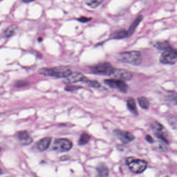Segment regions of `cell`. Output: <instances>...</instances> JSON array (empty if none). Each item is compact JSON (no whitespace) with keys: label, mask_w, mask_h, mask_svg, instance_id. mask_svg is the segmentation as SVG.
<instances>
[{"label":"cell","mask_w":177,"mask_h":177,"mask_svg":"<svg viewBox=\"0 0 177 177\" xmlns=\"http://www.w3.org/2000/svg\"><path fill=\"white\" fill-rule=\"evenodd\" d=\"M32 2V1H24L23 2H24V3H30V2Z\"/></svg>","instance_id":"27"},{"label":"cell","mask_w":177,"mask_h":177,"mask_svg":"<svg viewBox=\"0 0 177 177\" xmlns=\"http://www.w3.org/2000/svg\"><path fill=\"white\" fill-rule=\"evenodd\" d=\"M103 2V1L97 0V1H87L85 2L86 5L92 8H96L98 7Z\"/></svg>","instance_id":"21"},{"label":"cell","mask_w":177,"mask_h":177,"mask_svg":"<svg viewBox=\"0 0 177 177\" xmlns=\"http://www.w3.org/2000/svg\"><path fill=\"white\" fill-rule=\"evenodd\" d=\"M145 139L150 144H153L154 140L153 139L152 137L151 136V135L150 134H147L146 137H145Z\"/></svg>","instance_id":"26"},{"label":"cell","mask_w":177,"mask_h":177,"mask_svg":"<svg viewBox=\"0 0 177 177\" xmlns=\"http://www.w3.org/2000/svg\"><path fill=\"white\" fill-rule=\"evenodd\" d=\"M72 146V142L70 140L65 138H60L55 141L52 149L59 152H65L70 150Z\"/></svg>","instance_id":"6"},{"label":"cell","mask_w":177,"mask_h":177,"mask_svg":"<svg viewBox=\"0 0 177 177\" xmlns=\"http://www.w3.org/2000/svg\"><path fill=\"white\" fill-rule=\"evenodd\" d=\"M0 151H1V147H0Z\"/></svg>","instance_id":"29"},{"label":"cell","mask_w":177,"mask_h":177,"mask_svg":"<svg viewBox=\"0 0 177 177\" xmlns=\"http://www.w3.org/2000/svg\"><path fill=\"white\" fill-rule=\"evenodd\" d=\"M82 88V87L80 86H75V85H68L65 88V90L67 91H76L77 90H80Z\"/></svg>","instance_id":"23"},{"label":"cell","mask_w":177,"mask_h":177,"mask_svg":"<svg viewBox=\"0 0 177 177\" xmlns=\"http://www.w3.org/2000/svg\"><path fill=\"white\" fill-rule=\"evenodd\" d=\"M111 76L114 77L115 79L125 82L131 80L133 77V74L131 72L127 70L115 68Z\"/></svg>","instance_id":"8"},{"label":"cell","mask_w":177,"mask_h":177,"mask_svg":"<svg viewBox=\"0 0 177 177\" xmlns=\"http://www.w3.org/2000/svg\"><path fill=\"white\" fill-rule=\"evenodd\" d=\"M138 102L140 107L144 110H147L149 108V101L147 97L141 96L138 97Z\"/></svg>","instance_id":"18"},{"label":"cell","mask_w":177,"mask_h":177,"mask_svg":"<svg viewBox=\"0 0 177 177\" xmlns=\"http://www.w3.org/2000/svg\"><path fill=\"white\" fill-rule=\"evenodd\" d=\"M127 37V31L121 30L114 32L113 34V37L115 39H122Z\"/></svg>","instance_id":"20"},{"label":"cell","mask_w":177,"mask_h":177,"mask_svg":"<svg viewBox=\"0 0 177 177\" xmlns=\"http://www.w3.org/2000/svg\"><path fill=\"white\" fill-rule=\"evenodd\" d=\"M18 31V28L16 25H11L3 32V36L5 37L8 38L14 36Z\"/></svg>","instance_id":"15"},{"label":"cell","mask_w":177,"mask_h":177,"mask_svg":"<svg viewBox=\"0 0 177 177\" xmlns=\"http://www.w3.org/2000/svg\"><path fill=\"white\" fill-rule=\"evenodd\" d=\"M29 83L26 81H18L15 83V86L17 88L23 87L29 85Z\"/></svg>","instance_id":"24"},{"label":"cell","mask_w":177,"mask_h":177,"mask_svg":"<svg viewBox=\"0 0 177 177\" xmlns=\"http://www.w3.org/2000/svg\"><path fill=\"white\" fill-rule=\"evenodd\" d=\"M105 84L112 88H115L119 91L126 93L128 90V85L125 82L117 79H107L104 81Z\"/></svg>","instance_id":"7"},{"label":"cell","mask_w":177,"mask_h":177,"mask_svg":"<svg viewBox=\"0 0 177 177\" xmlns=\"http://www.w3.org/2000/svg\"><path fill=\"white\" fill-rule=\"evenodd\" d=\"M126 164L131 172L135 173H141L147 169V163L145 160L129 157L126 160Z\"/></svg>","instance_id":"3"},{"label":"cell","mask_w":177,"mask_h":177,"mask_svg":"<svg viewBox=\"0 0 177 177\" xmlns=\"http://www.w3.org/2000/svg\"><path fill=\"white\" fill-rule=\"evenodd\" d=\"M2 169H1V168H0V174L2 173Z\"/></svg>","instance_id":"28"},{"label":"cell","mask_w":177,"mask_h":177,"mask_svg":"<svg viewBox=\"0 0 177 177\" xmlns=\"http://www.w3.org/2000/svg\"><path fill=\"white\" fill-rule=\"evenodd\" d=\"M115 68L109 62H101L91 67L92 72L97 75L111 76Z\"/></svg>","instance_id":"4"},{"label":"cell","mask_w":177,"mask_h":177,"mask_svg":"<svg viewBox=\"0 0 177 177\" xmlns=\"http://www.w3.org/2000/svg\"><path fill=\"white\" fill-rule=\"evenodd\" d=\"M177 61V51L172 47L164 51L160 57V63L165 65H173L176 64Z\"/></svg>","instance_id":"5"},{"label":"cell","mask_w":177,"mask_h":177,"mask_svg":"<svg viewBox=\"0 0 177 177\" xmlns=\"http://www.w3.org/2000/svg\"><path fill=\"white\" fill-rule=\"evenodd\" d=\"M115 59L118 62L136 66L140 65L142 62L141 53L136 50L119 53L116 55Z\"/></svg>","instance_id":"1"},{"label":"cell","mask_w":177,"mask_h":177,"mask_svg":"<svg viewBox=\"0 0 177 177\" xmlns=\"http://www.w3.org/2000/svg\"><path fill=\"white\" fill-rule=\"evenodd\" d=\"M90 137L87 133L84 132L83 134H82L81 135L80 138L78 140V145H84L87 144L88 142L90 141Z\"/></svg>","instance_id":"19"},{"label":"cell","mask_w":177,"mask_h":177,"mask_svg":"<svg viewBox=\"0 0 177 177\" xmlns=\"http://www.w3.org/2000/svg\"><path fill=\"white\" fill-rule=\"evenodd\" d=\"M86 77H85L82 73L78 72H74L71 73L69 76L65 78V82L67 83L72 84L75 83L77 82H85L88 80Z\"/></svg>","instance_id":"10"},{"label":"cell","mask_w":177,"mask_h":177,"mask_svg":"<svg viewBox=\"0 0 177 177\" xmlns=\"http://www.w3.org/2000/svg\"><path fill=\"white\" fill-rule=\"evenodd\" d=\"M153 46L157 49L163 51L172 47L169 43L166 41H158L155 43Z\"/></svg>","instance_id":"17"},{"label":"cell","mask_w":177,"mask_h":177,"mask_svg":"<svg viewBox=\"0 0 177 177\" xmlns=\"http://www.w3.org/2000/svg\"><path fill=\"white\" fill-rule=\"evenodd\" d=\"M52 141V138L50 137H45L37 142L36 147L37 149L41 152H43L49 148Z\"/></svg>","instance_id":"11"},{"label":"cell","mask_w":177,"mask_h":177,"mask_svg":"<svg viewBox=\"0 0 177 177\" xmlns=\"http://www.w3.org/2000/svg\"><path fill=\"white\" fill-rule=\"evenodd\" d=\"M114 134L124 144H129L134 140L135 138L134 134L131 132L120 129L114 130Z\"/></svg>","instance_id":"9"},{"label":"cell","mask_w":177,"mask_h":177,"mask_svg":"<svg viewBox=\"0 0 177 177\" xmlns=\"http://www.w3.org/2000/svg\"><path fill=\"white\" fill-rule=\"evenodd\" d=\"M39 73L44 76L55 77L56 78L67 77L72 73L70 68L66 66L55 67L51 68H43L39 70Z\"/></svg>","instance_id":"2"},{"label":"cell","mask_w":177,"mask_h":177,"mask_svg":"<svg viewBox=\"0 0 177 177\" xmlns=\"http://www.w3.org/2000/svg\"><path fill=\"white\" fill-rule=\"evenodd\" d=\"M89 86L93 88H99L101 86V84L99 82L96 80H88L86 82Z\"/></svg>","instance_id":"22"},{"label":"cell","mask_w":177,"mask_h":177,"mask_svg":"<svg viewBox=\"0 0 177 177\" xmlns=\"http://www.w3.org/2000/svg\"><path fill=\"white\" fill-rule=\"evenodd\" d=\"M127 108L128 110L135 115H138V110L137 108L135 100L132 98H129L127 100Z\"/></svg>","instance_id":"16"},{"label":"cell","mask_w":177,"mask_h":177,"mask_svg":"<svg viewBox=\"0 0 177 177\" xmlns=\"http://www.w3.org/2000/svg\"><path fill=\"white\" fill-rule=\"evenodd\" d=\"M17 137L19 140L21 141V144L24 145L29 144L33 141L27 131H21L18 132Z\"/></svg>","instance_id":"12"},{"label":"cell","mask_w":177,"mask_h":177,"mask_svg":"<svg viewBox=\"0 0 177 177\" xmlns=\"http://www.w3.org/2000/svg\"><path fill=\"white\" fill-rule=\"evenodd\" d=\"M96 170L100 177H108L109 175V170L103 163L99 164L96 167Z\"/></svg>","instance_id":"14"},{"label":"cell","mask_w":177,"mask_h":177,"mask_svg":"<svg viewBox=\"0 0 177 177\" xmlns=\"http://www.w3.org/2000/svg\"><path fill=\"white\" fill-rule=\"evenodd\" d=\"M143 18L144 17L142 15H139L134 19V21L132 22V24H131L130 27L129 28L128 30L127 31V37H129L131 36H132V34L134 33V31L137 28L138 25L140 24V23L141 22Z\"/></svg>","instance_id":"13"},{"label":"cell","mask_w":177,"mask_h":177,"mask_svg":"<svg viewBox=\"0 0 177 177\" xmlns=\"http://www.w3.org/2000/svg\"><path fill=\"white\" fill-rule=\"evenodd\" d=\"M92 19V18H90V17H84V16H82V17H80L78 19H77V20L80 21L81 23H85L89 22L90 21H91Z\"/></svg>","instance_id":"25"}]
</instances>
